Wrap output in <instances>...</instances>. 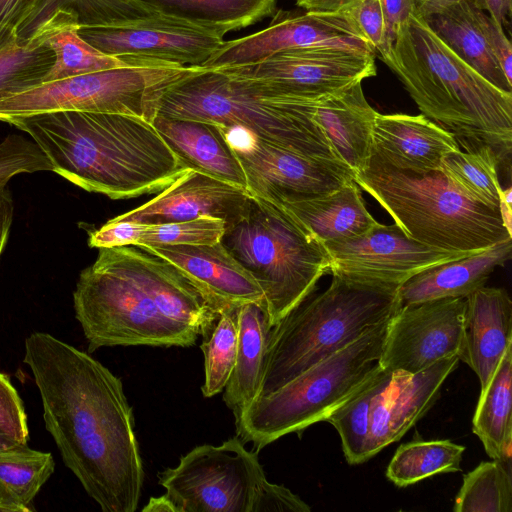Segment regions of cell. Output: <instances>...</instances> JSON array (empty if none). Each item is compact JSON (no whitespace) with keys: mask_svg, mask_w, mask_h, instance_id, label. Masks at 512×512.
<instances>
[{"mask_svg":"<svg viewBox=\"0 0 512 512\" xmlns=\"http://www.w3.org/2000/svg\"><path fill=\"white\" fill-rule=\"evenodd\" d=\"M466 300L459 359L476 373L483 391L506 350L512 346V301L505 289L485 286Z\"/></svg>","mask_w":512,"mask_h":512,"instance_id":"cell-23","label":"cell"},{"mask_svg":"<svg viewBox=\"0 0 512 512\" xmlns=\"http://www.w3.org/2000/svg\"><path fill=\"white\" fill-rule=\"evenodd\" d=\"M18 444H20V442L16 441L0 428V451L12 448Z\"/></svg>","mask_w":512,"mask_h":512,"instance_id":"cell-54","label":"cell"},{"mask_svg":"<svg viewBox=\"0 0 512 512\" xmlns=\"http://www.w3.org/2000/svg\"><path fill=\"white\" fill-rule=\"evenodd\" d=\"M7 123L38 144L52 172L114 200L159 193L189 169L153 123L142 118L57 111Z\"/></svg>","mask_w":512,"mask_h":512,"instance_id":"cell-2","label":"cell"},{"mask_svg":"<svg viewBox=\"0 0 512 512\" xmlns=\"http://www.w3.org/2000/svg\"><path fill=\"white\" fill-rule=\"evenodd\" d=\"M393 372L381 366L325 419L339 433L342 450L351 465L368 460L370 416L373 403L392 381Z\"/></svg>","mask_w":512,"mask_h":512,"instance_id":"cell-34","label":"cell"},{"mask_svg":"<svg viewBox=\"0 0 512 512\" xmlns=\"http://www.w3.org/2000/svg\"><path fill=\"white\" fill-rule=\"evenodd\" d=\"M251 201L246 189L189 168L154 198L112 220L161 224L210 216L227 229L248 213Z\"/></svg>","mask_w":512,"mask_h":512,"instance_id":"cell-18","label":"cell"},{"mask_svg":"<svg viewBox=\"0 0 512 512\" xmlns=\"http://www.w3.org/2000/svg\"><path fill=\"white\" fill-rule=\"evenodd\" d=\"M323 245L332 275L395 286L425 269L479 252L428 246L406 235L395 223H377L360 236Z\"/></svg>","mask_w":512,"mask_h":512,"instance_id":"cell-17","label":"cell"},{"mask_svg":"<svg viewBox=\"0 0 512 512\" xmlns=\"http://www.w3.org/2000/svg\"><path fill=\"white\" fill-rule=\"evenodd\" d=\"M458 149L455 136L423 114L376 115L371 156L394 168L415 173L440 170L444 155Z\"/></svg>","mask_w":512,"mask_h":512,"instance_id":"cell-21","label":"cell"},{"mask_svg":"<svg viewBox=\"0 0 512 512\" xmlns=\"http://www.w3.org/2000/svg\"><path fill=\"white\" fill-rule=\"evenodd\" d=\"M479 25L486 42L501 68L508 83L512 85V45L501 25L496 23L483 10L479 11Z\"/></svg>","mask_w":512,"mask_h":512,"instance_id":"cell-44","label":"cell"},{"mask_svg":"<svg viewBox=\"0 0 512 512\" xmlns=\"http://www.w3.org/2000/svg\"><path fill=\"white\" fill-rule=\"evenodd\" d=\"M512 255V238L487 249L425 269L399 287L401 305L467 297L485 286L494 270Z\"/></svg>","mask_w":512,"mask_h":512,"instance_id":"cell-24","label":"cell"},{"mask_svg":"<svg viewBox=\"0 0 512 512\" xmlns=\"http://www.w3.org/2000/svg\"><path fill=\"white\" fill-rule=\"evenodd\" d=\"M363 81L312 100V118L337 159L355 176L369 163L377 115L365 98ZM354 179V178H353Z\"/></svg>","mask_w":512,"mask_h":512,"instance_id":"cell-22","label":"cell"},{"mask_svg":"<svg viewBox=\"0 0 512 512\" xmlns=\"http://www.w3.org/2000/svg\"><path fill=\"white\" fill-rule=\"evenodd\" d=\"M399 287L332 275L324 292L271 328L257 398L390 320L402 306Z\"/></svg>","mask_w":512,"mask_h":512,"instance_id":"cell-4","label":"cell"},{"mask_svg":"<svg viewBox=\"0 0 512 512\" xmlns=\"http://www.w3.org/2000/svg\"><path fill=\"white\" fill-rule=\"evenodd\" d=\"M387 65L427 118L458 144L483 143L510 163L512 93L486 80L459 58L419 15L400 27Z\"/></svg>","mask_w":512,"mask_h":512,"instance_id":"cell-3","label":"cell"},{"mask_svg":"<svg viewBox=\"0 0 512 512\" xmlns=\"http://www.w3.org/2000/svg\"><path fill=\"white\" fill-rule=\"evenodd\" d=\"M389 321L233 413L237 437L258 452L284 435L325 421L380 367Z\"/></svg>","mask_w":512,"mask_h":512,"instance_id":"cell-9","label":"cell"},{"mask_svg":"<svg viewBox=\"0 0 512 512\" xmlns=\"http://www.w3.org/2000/svg\"><path fill=\"white\" fill-rule=\"evenodd\" d=\"M453 511L511 512V462L493 459L465 474Z\"/></svg>","mask_w":512,"mask_h":512,"instance_id":"cell-39","label":"cell"},{"mask_svg":"<svg viewBox=\"0 0 512 512\" xmlns=\"http://www.w3.org/2000/svg\"><path fill=\"white\" fill-rule=\"evenodd\" d=\"M387 33L394 43L398 30L411 16L419 15L418 0H381Z\"/></svg>","mask_w":512,"mask_h":512,"instance_id":"cell-45","label":"cell"},{"mask_svg":"<svg viewBox=\"0 0 512 512\" xmlns=\"http://www.w3.org/2000/svg\"><path fill=\"white\" fill-rule=\"evenodd\" d=\"M463 445L450 440H416L402 444L392 457L387 478L399 487L417 483L436 474L461 470Z\"/></svg>","mask_w":512,"mask_h":512,"instance_id":"cell-36","label":"cell"},{"mask_svg":"<svg viewBox=\"0 0 512 512\" xmlns=\"http://www.w3.org/2000/svg\"><path fill=\"white\" fill-rule=\"evenodd\" d=\"M153 125L189 168L246 189L244 170L218 125L162 115Z\"/></svg>","mask_w":512,"mask_h":512,"instance_id":"cell-25","label":"cell"},{"mask_svg":"<svg viewBox=\"0 0 512 512\" xmlns=\"http://www.w3.org/2000/svg\"><path fill=\"white\" fill-rule=\"evenodd\" d=\"M271 325L261 303L238 307V344L235 364L223 390L226 406L236 413L257 398Z\"/></svg>","mask_w":512,"mask_h":512,"instance_id":"cell-27","label":"cell"},{"mask_svg":"<svg viewBox=\"0 0 512 512\" xmlns=\"http://www.w3.org/2000/svg\"><path fill=\"white\" fill-rule=\"evenodd\" d=\"M376 54L337 47L289 50L260 62L221 68L274 99H314L377 74Z\"/></svg>","mask_w":512,"mask_h":512,"instance_id":"cell-12","label":"cell"},{"mask_svg":"<svg viewBox=\"0 0 512 512\" xmlns=\"http://www.w3.org/2000/svg\"><path fill=\"white\" fill-rule=\"evenodd\" d=\"M316 47H337L376 54L343 11L316 13L278 10L263 30L225 41L202 68L251 65L281 52Z\"/></svg>","mask_w":512,"mask_h":512,"instance_id":"cell-15","label":"cell"},{"mask_svg":"<svg viewBox=\"0 0 512 512\" xmlns=\"http://www.w3.org/2000/svg\"><path fill=\"white\" fill-rule=\"evenodd\" d=\"M512 346L500 360L492 378L480 391L473 417V432L488 456L511 462Z\"/></svg>","mask_w":512,"mask_h":512,"instance_id":"cell-31","label":"cell"},{"mask_svg":"<svg viewBox=\"0 0 512 512\" xmlns=\"http://www.w3.org/2000/svg\"><path fill=\"white\" fill-rule=\"evenodd\" d=\"M54 470L52 454L27 443L0 451V512L35 511L33 500Z\"/></svg>","mask_w":512,"mask_h":512,"instance_id":"cell-33","label":"cell"},{"mask_svg":"<svg viewBox=\"0 0 512 512\" xmlns=\"http://www.w3.org/2000/svg\"><path fill=\"white\" fill-rule=\"evenodd\" d=\"M357 26L380 59L387 65L392 47L381 0H355L342 10Z\"/></svg>","mask_w":512,"mask_h":512,"instance_id":"cell-42","label":"cell"},{"mask_svg":"<svg viewBox=\"0 0 512 512\" xmlns=\"http://www.w3.org/2000/svg\"><path fill=\"white\" fill-rule=\"evenodd\" d=\"M444 155L440 170L468 198L499 210L501 186L498 179L500 160L486 144L465 145Z\"/></svg>","mask_w":512,"mask_h":512,"instance_id":"cell-35","label":"cell"},{"mask_svg":"<svg viewBox=\"0 0 512 512\" xmlns=\"http://www.w3.org/2000/svg\"><path fill=\"white\" fill-rule=\"evenodd\" d=\"M466 1L469 0H418L419 16L426 18L431 14Z\"/></svg>","mask_w":512,"mask_h":512,"instance_id":"cell-50","label":"cell"},{"mask_svg":"<svg viewBox=\"0 0 512 512\" xmlns=\"http://www.w3.org/2000/svg\"><path fill=\"white\" fill-rule=\"evenodd\" d=\"M158 13L226 34L275 14L277 0H139Z\"/></svg>","mask_w":512,"mask_h":512,"instance_id":"cell-32","label":"cell"},{"mask_svg":"<svg viewBox=\"0 0 512 512\" xmlns=\"http://www.w3.org/2000/svg\"><path fill=\"white\" fill-rule=\"evenodd\" d=\"M79 28L72 12L58 9L28 38L53 52L54 63L43 82L122 67L129 63L94 48L79 35Z\"/></svg>","mask_w":512,"mask_h":512,"instance_id":"cell-28","label":"cell"},{"mask_svg":"<svg viewBox=\"0 0 512 512\" xmlns=\"http://www.w3.org/2000/svg\"><path fill=\"white\" fill-rule=\"evenodd\" d=\"M122 67L42 82L0 99V121L57 111L134 116L153 123L165 93L195 67L126 60Z\"/></svg>","mask_w":512,"mask_h":512,"instance_id":"cell-11","label":"cell"},{"mask_svg":"<svg viewBox=\"0 0 512 512\" xmlns=\"http://www.w3.org/2000/svg\"><path fill=\"white\" fill-rule=\"evenodd\" d=\"M459 361V357L453 355L414 374L393 372L391 383L373 403L368 459L398 441L427 413L438 398L442 384Z\"/></svg>","mask_w":512,"mask_h":512,"instance_id":"cell-19","label":"cell"},{"mask_svg":"<svg viewBox=\"0 0 512 512\" xmlns=\"http://www.w3.org/2000/svg\"><path fill=\"white\" fill-rule=\"evenodd\" d=\"M221 242L262 288L271 327L329 272L324 245L280 205L260 197L252 196L248 213Z\"/></svg>","mask_w":512,"mask_h":512,"instance_id":"cell-7","label":"cell"},{"mask_svg":"<svg viewBox=\"0 0 512 512\" xmlns=\"http://www.w3.org/2000/svg\"><path fill=\"white\" fill-rule=\"evenodd\" d=\"M46 430L66 467L103 512H135L144 469L121 379L88 353L45 332L25 340Z\"/></svg>","mask_w":512,"mask_h":512,"instance_id":"cell-1","label":"cell"},{"mask_svg":"<svg viewBox=\"0 0 512 512\" xmlns=\"http://www.w3.org/2000/svg\"><path fill=\"white\" fill-rule=\"evenodd\" d=\"M466 297L403 305L390 319L379 365L390 372L414 374L461 354Z\"/></svg>","mask_w":512,"mask_h":512,"instance_id":"cell-16","label":"cell"},{"mask_svg":"<svg viewBox=\"0 0 512 512\" xmlns=\"http://www.w3.org/2000/svg\"><path fill=\"white\" fill-rule=\"evenodd\" d=\"M142 250L175 265L221 308L264 303V292L254 277L222 242L199 245L141 246Z\"/></svg>","mask_w":512,"mask_h":512,"instance_id":"cell-20","label":"cell"},{"mask_svg":"<svg viewBox=\"0 0 512 512\" xmlns=\"http://www.w3.org/2000/svg\"><path fill=\"white\" fill-rule=\"evenodd\" d=\"M473 2L477 8L488 11L489 16L502 27L507 23L512 0H473Z\"/></svg>","mask_w":512,"mask_h":512,"instance_id":"cell-48","label":"cell"},{"mask_svg":"<svg viewBox=\"0 0 512 512\" xmlns=\"http://www.w3.org/2000/svg\"><path fill=\"white\" fill-rule=\"evenodd\" d=\"M0 428L16 441L27 443L29 431L22 399L3 373H0Z\"/></svg>","mask_w":512,"mask_h":512,"instance_id":"cell-43","label":"cell"},{"mask_svg":"<svg viewBox=\"0 0 512 512\" xmlns=\"http://www.w3.org/2000/svg\"><path fill=\"white\" fill-rule=\"evenodd\" d=\"M511 190V187H508L506 189L502 188L500 193L499 211L505 228L512 235Z\"/></svg>","mask_w":512,"mask_h":512,"instance_id":"cell-51","label":"cell"},{"mask_svg":"<svg viewBox=\"0 0 512 512\" xmlns=\"http://www.w3.org/2000/svg\"><path fill=\"white\" fill-rule=\"evenodd\" d=\"M469 0L423 18L434 33L464 62L499 89L512 93L479 25V11Z\"/></svg>","mask_w":512,"mask_h":512,"instance_id":"cell-30","label":"cell"},{"mask_svg":"<svg viewBox=\"0 0 512 512\" xmlns=\"http://www.w3.org/2000/svg\"><path fill=\"white\" fill-rule=\"evenodd\" d=\"M73 292L88 352L112 346L189 347L199 334L168 318L133 270L123 246L98 248Z\"/></svg>","mask_w":512,"mask_h":512,"instance_id":"cell-8","label":"cell"},{"mask_svg":"<svg viewBox=\"0 0 512 512\" xmlns=\"http://www.w3.org/2000/svg\"><path fill=\"white\" fill-rule=\"evenodd\" d=\"M14 215V201L10 190L0 188V256L6 246Z\"/></svg>","mask_w":512,"mask_h":512,"instance_id":"cell-47","label":"cell"},{"mask_svg":"<svg viewBox=\"0 0 512 512\" xmlns=\"http://www.w3.org/2000/svg\"><path fill=\"white\" fill-rule=\"evenodd\" d=\"M144 512H175L174 506L164 495L160 497H151L149 502L143 507Z\"/></svg>","mask_w":512,"mask_h":512,"instance_id":"cell-52","label":"cell"},{"mask_svg":"<svg viewBox=\"0 0 512 512\" xmlns=\"http://www.w3.org/2000/svg\"><path fill=\"white\" fill-rule=\"evenodd\" d=\"M238 307L219 308L201 333L205 370L201 391L206 398L223 392L233 371L238 344Z\"/></svg>","mask_w":512,"mask_h":512,"instance_id":"cell-37","label":"cell"},{"mask_svg":"<svg viewBox=\"0 0 512 512\" xmlns=\"http://www.w3.org/2000/svg\"><path fill=\"white\" fill-rule=\"evenodd\" d=\"M53 63V52L33 39H17L0 50V99L42 83Z\"/></svg>","mask_w":512,"mask_h":512,"instance_id":"cell-40","label":"cell"},{"mask_svg":"<svg viewBox=\"0 0 512 512\" xmlns=\"http://www.w3.org/2000/svg\"><path fill=\"white\" fill-rule=\"evenodd\" d=\"M355 0H296L298 7L308 12L335 13L345 9Z\"/></svg>","mask_w":512,"mask_h":512,"instance_id":"cell-49","label":"cell"},{"mask_svg":"<svg viewBox=\"0 0 512 512\" xmlns=\"http://www.w3.org/2000/svg\"><path fill=\"white\" fill-rule=\"evenodd\" d=\"M354 181L406 235L428 246L476 252L512 238L499 210L468 198L441 170L404 171L371 156Z\"/></svg>","mask_w":512,"mask_h":512,"instance_id":"cell-5","label":"cell"},{"mask_svg":"<svg viewBox=\"0 0 512 512\" xmlns=\"http://www.w3.org/2000/svg\"><path fill=\"white\" fill-rule=\"evenodd\" d=\"M58 9L72 12L80 27L114 25L157 13L139 0H40L34 15L18 31V39H28Z\"/></svg>","mask_w":512,"mask_h":512,"instance_id":"cell-38","label":"cell"},{"mask_svg":"<svg viewBox=\"0 0 512 512\" xmlns=\"http://www.w3.org/2000/svg\"><path fill=\"white\" fill-rule=\"evenodd\" d=\"M237 436L203 444L158 475L175 512H309L283 485L268 481L257 452Z\"/></svg>","mask_w":512,"mask_h":512,"instance_id":"cell-10","label":"cell"},{"mask_svg":"<svg viewBox=\"0 0 512 512\" xmlns=\"http://www.w3.org/2000/svg\"><path fill=\"white\" fill-rule=\"evenodd\" d=\"M18 39L17 32L13 29L0 26V50Z\"/></svg>","mask_w":512,"mask_h":512,"instance_id":"cell-53","label":"cell"},{"mask_svg":"<svg viewBox=\"0 0 512 512\" xmlns=\"http://www.w3.org/2000/svg\"><path fill=\"white\" fill-rule=\"evenodd\" d=\"M274 204L285 209L322 244L360 236L378 223L366 209L361 188L354 179L321 196Z\"/></svg>","mask_w":512,"mask_h":512,"instance_id":"cell-26","label":"cell"},{"mask_svg":"<svg viewBox=\"0 0 512 512\" xmlns=\"http://www.w3.org/2000/svg\"><path fill=\"white\" fill-rule=\"evenodd\" d=\"M312 100L266 97L244 78L195 67L165 93L158 115L240 127L275 146L340 162L312 118Z\"/></svg>","mask_w":512,"mask_h":512,"instance_id":"cell-6","label":"cell"},{"mask_svg":"<svg viewBox=\"0 0 512 512\" xmlns=\"http://www.w3.org/2000/svg\"><path fill=\"white\" fill-rule=\"evenodd\" d=\"M225 230L223 220L210 216L161 224L110 219L90 234L88 245L103 248L214 244L221 241Z\"/></svg>","mask_w":512,"mask_h":512,"instance_id":"cell-29","label":"cell"},{"mask_svg":"<svg viewBox=\"0 0 512 512\" xmlns=\"http://www.w3.org/2000/svg\"><path fill=\"white\" fill-rule=\"evenodd\" d=\"M219 127L244 170L252 196L272 203L297 201L330 193L354 178L340 162L275 146L240 127Z\"/></svg>","mask_w":512,"mask_h":512,"instance_id":"cell-13","label":"cell"},{"mask_svg":"<svg viewBox=\"0 0 512 512\" xmlns=\"http://www.w3.org/2000/svg\"><path fill=\"white\" fill-rule=\"evenodd\" d=\"M79 35L106 55L202 67L223 45L224 34L174 16H152L107 26H81Z\"/></svg>","mask_w":512,"mask_h":512,"instance_id":"cell-14","label":"cell"},{"mask_svg":"<svg viewBox=\"0 0 512 512\" xmlns=\"http://www.w3.org/2000/svg\"><path fill=\"white\" fill-rule=\"evenodd\" d=\"M52 171V164L30 137L10 134L0 143V188L22 173Z\"/></svg>","mask_w":512,"mask_h":512,"instance_id":"cell-41","label":"cell"},{"mask_svg":"<svg viewBox=\"0 0 512 512\" xmlns=\"http://www.w3.org/2000/svg\"><path fill=\"white\" fill-rule=\"evenodd\" d=\"M40 0H0V26L18 31L34 15Z\"/></svg>","mask_w":512,"mask_h":512,"instance_id":"cell-46","label":"cell"}]
</instances>
